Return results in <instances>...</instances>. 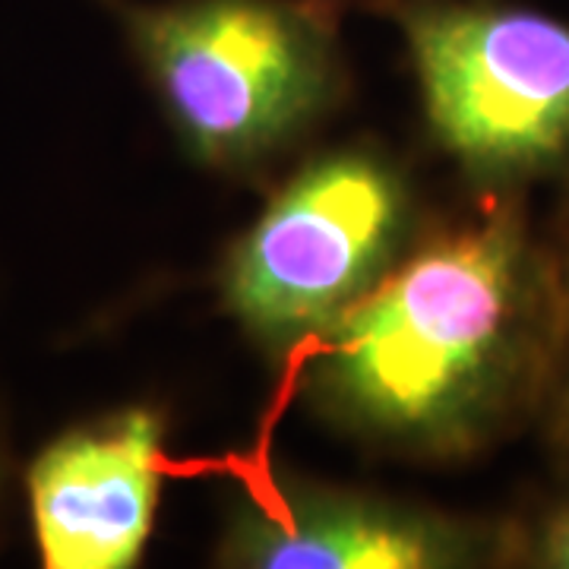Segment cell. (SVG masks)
Wrapping results in <instances>:
<instances>
[{
  "label": "cell",
  "instance_id": "6da1fadb",
  "mask_svg": "<svg viewBox=\"0 0 569 569\" xmlns=\"http://www.w3.org/2000/svg\"><path fill=\"white\" fill-rule=\"evenodd\" d=\"M529 279L526 247L503 219L427 247L332 320L329 399L399 437L462 430L522 358Z\"/></svg>",
  "mask_w": 569,
  "mask_h": 569
},
{
  "label": "cell",
  "instance_id": "7a4b0ae2",
  "mask_svg": "<svg viewBox=\"0 0 569 569\" xmlns=\"http://www.w3.org/2000/svg\"><path fill=\"white\" fill-rule=\"evenodd\" d=\"M130 29L183 133L212 159L260 152L323 99V29L298 3L187 0L133 10Z\"/></svg>",
  "mask_w": 569,
  "mask_h": 569
},
{
  "label": "cell",
  "instance_id": "3957f363",
  "mask_svg": "<svg viewBox=\"0 0 569 569\" xmlns=\"http://www.w3.org/2000/svg\"><path fill=\"white\" fill-rule=\"evenodd\" d=\"M427 111L478 168H535L569 146V22L529 10L421 3L406 10Z\"/></svg>",
  "mask_w": 569,
  "mask_h": 569
},
{
  "label": "cell",
  "instance_id": "277c9868",
  "mask_svg": "<svg viewBox=\"0 0 569 569\" xmlns=\"http://www.w3.org/2000/svg\"><path fill=\"white\" fill-rule=\"evenodd\" d=\"M402 209L396 178L370 159L307 168L238 247L228 305L269 342L332 323L387 263Z\"/></svg>",
  "mask_w": 569,
  "mask_h": 569
},
{
  "label": "cell",
  "instance_id": "5b68a950",
  "mask_svg": "<svg viewBox=\"0 0 569 569\" xmlns=\"http://www.w3.org/2000/svg\"><path fill=\"white\" fill-rule=\"evenodd\" d=\"M162 425L127 411L63 433L29 468V507L48 569H127L152 531Z\"/></svg>",
  "mask_w": 569,
  "mask_h": 569
},
{
  "label": "cell",
  "instance_id": "8992f818",
  "mask_svg": "<svg viewBox=\"0 0 569 569\" xmlns=\"http://www.w3.org/2000/svg\"><path fill=\"white\" fill-rule=\"evenodd\" d=\"M456 553L427 519L329 493H284L276 509L247 512L228 545L231 563L263 569H421Z\"/></svg>",
  "mask_w": 569,
  "mask_h": 569
},
{
  "label": "cell",
  "instance_id": "52a82bcc",
  "mask_svg": "<svg viewBox=\"0 0 569 569\" xmlns=\"http://www.w3.org/2000/svg\"><path fill=\"white\" fill-rule=\"evenodd\" d=\"M545 560L550 567L569 569V516L557 519L545 538Z\"/></svg>",
  "mask_w": 569,
  "mask_h": 569
}]
</instances>
